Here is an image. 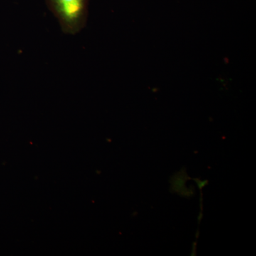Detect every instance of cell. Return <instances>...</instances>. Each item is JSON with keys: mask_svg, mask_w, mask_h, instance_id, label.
<instances>
[{"mask_svg": "<svg viewBox=\"0 0 256 256\" xmlns=\"http://www.w3.org/2000/svg\"><path fill=\"white\" fill-rule=\"evenodd\" d=\"M90 0H46L64 33L76 35L85 28Z\"/></svg>", "mask_w": 256, "mask_h": 256, "instance_id": "6da1fadb", "label": "cell"}]
</instances>
